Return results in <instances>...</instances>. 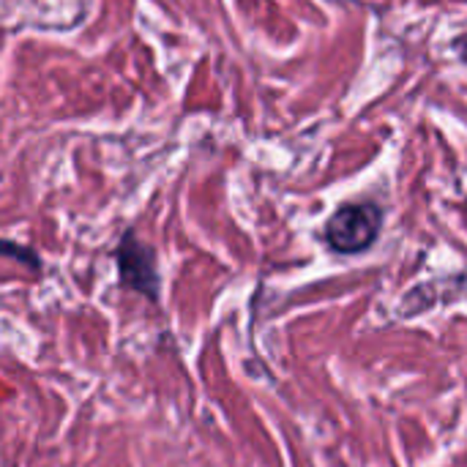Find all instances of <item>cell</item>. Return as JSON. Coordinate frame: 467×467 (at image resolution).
<instances>
[{"mask_svg": "<svg viewBox=\"0 0 467 467\" xmlns=\"http://www.w3.org/2000/svg\"><path fill=\"white\" fill-rule=\"evenodd\" d=\"M383 227V211L375 202H353L342 205L326 224V241L339 254L367 252Z\"/></svg>", "mask_w": 467, "mask_h": 467, "instance_id": "6da1fadb", "label": "cell"}, {"mask_svg": "<svg viewBox=\"0 0 467 467\" xmlns=\"http://www.w3.org/2000/svg\"><path fill=\"white\" fill-rule=\"evenodd\" d=\"M118 268L126 287L142 293L145 298L156 301L159 296V271H156V254L150 246H145L134 233H126L118 246Z\"/></svg>", "mask_w": 467, "mask_h": 467, "instance_id": "7a4b0ae2", "label": "cell"}]
</instances>
